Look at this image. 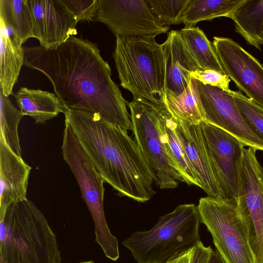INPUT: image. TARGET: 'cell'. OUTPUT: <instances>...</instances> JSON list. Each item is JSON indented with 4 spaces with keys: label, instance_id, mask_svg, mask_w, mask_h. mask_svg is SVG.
Listing matches in <instances>:
<instances>
[{
    "label": "cell",
    "instance_id": "30",
    "mask_svg": "<svg viewBox=\"0 0 263 263\" xmlns=\"http://www.w3.org/2000/svg\"><path fill=\"white\" fill-rule=\"evenodd\" d=\"M191 78L196 79L204 85L219 87L224 91H230L231 79L223 73L212 69H197L191 74Z\"/></svg>",
    "mask_w": 263,
    "mask_h": 263
},
{
    "label": "cell",
    "instance_id": "23",
    "mask_svg": "<svg viewBox=\"0 0 263 263\" xmlns=\"http://www.w3.org/2000/svg\"><path fill=\"white\" fill-rule=\"evenodd\" d=\"M164 103L176 121L195 125L205 121L204 112L192 81L183 93L178 96L165 93Z\"/></svg>",
    "mask_w": 263,
    "mask_h": 263
},
{
    "label": "cell",
    "instance_id": "9",
    "mask_svg": "<svg viewBox=\"0 0 263 263\" xmlns=\"http://www.w3.org/2000/svg\"><path fill=\"white\" fill-rule=\"evenodd\" d=\"M255 149H245L237 201L257 263H263V167Z\"/></svg>",
    "mask_w": 263,
    "mask_h": 263
},
{
    "label": "cell",
    "instance_id": "3",
    "mask_svg": "<svg viewBox=\"0 0 263 263\" xmlns=\"http://www.w3.org/2000/svg\"><path fill=\"white\" fill-rule=\"evenodd\" d=\"M57 238L29 199L0 211V263H61Z\"/></svg>",
    "mask_w": 263,
    "mask_h": 263
},
{
    "label": "cell",
    "instance_id": "24",
    "mask_svg": "<svg viewBox=\"0 0 263 263\" xmlns=\"http://www.w3.org/2000/svg\"><path fill=\"white\" fill-rule=\"evenodd\" d=\"M181 36L200 69H212L224 74L213 44L198 27H184Z\"/></svg>",
    "mask_w": 263,
    "mask_h": 263
},
{
    "label": "cell",
    "instance_id": "18",
    "mask_svg": "<svg viewBox=\"0 0 263 263\" xmlns=\"http://www.w3.org/2000/svg\"><path fill=\"white\" fill-rule=\"evenodd\" d=\"M13 95L23 116L32 117L37 124H43L66 110L57 95L47 91L23 87Z\"/></svg>",
    "mask_w": 263,
    "mask_h": 263
},
{
    "label": "cell",
    "instance_id": "31",
    "mask_svg": "<svg viewBox=\"0 0 263 263\" xmlns=\"http://www.w3.org/2000/svg\"><path fill=\"white\" fill-rule=\"evenodd\" d=\"M213 251L210 246L206 247L200 241L193 249L191 263H210Z\"/></svg>",
    "mask_w": 263,
    "mask_h": 263
},
{
    "label": "cell",
    "instance_id": "11",
    "mask_svg": "<svg viewBox=\"0 0 263 263\" xmlns=\"http://www.w3.org/2000/svg\"><path fill=\"white\" fill-rule=\"evenodd\" d=\"M205 117V122L232 135L245 146L263 151V141L243 118L231 91L204 85L192 78Z\"/></svg>",
    "mask_w": 263,
    "mask_h": 263
},
{
    "label": "cell",
    "instance_id": "14",
    "mask_svg": "<svg viewBox=\"0 0 263 263\" xmlns=\"http://www.w3.org/2000/svg\"><path fill=\"white\" fill-rule=\"evenodd\" d=\"M33 21V32L40 46L56 48L77 34L78 22L61 0H27Z\"/></svg>",
    "mask_w": 263,
    "mask_h": 263
},
{
    "label": "cell",
    "instance_id": "5",
    "mask_svg": "<svg viewBox=\"0 0 263 263\" xmlns=\"http://www.w3.org/2000/svg\"><path fill=\"white\" fill-rule=\"evenodd\" d=\"M156 35L116 36L114 58L120 84L134 99L163 103L165 99V59Z\"/></svg>",
    "mask_w": 263,
    "mask_h": 263
},
{
    "label": "cell",
    "instance_id": "34",
    "mask_svg": "<svg viewBox=\"0 0 263 263\" xmlns=\"http://www.w3.org/2000/svg\"><path fill=\"white\" fill-rule=\"evenodd\" d=\"M79 263H95V262L92 260H89V261H85L80 262Z\"/></svg>",
    "mask_w": 263,
    "mask_h": 263
},
{
    "label": "cell",
    "instance_id": "12",
    "mask_svg": "<svg viewBox=\"0 0 263 263\" xmlns=\"http://www.w3.org/2000/svg\"><path fill=\"white\" fill-rule=\"evenodd\" d=\"M95 21L120 37L157 35L169 29L157 23L145 0H98Z\"/></svg>",
    "mask_w": 263,
    "mask_h": 263
},
{
    "label": "cell",
    "instance_id": "35",
    "mask_svg": "<svg viewBox=\"0 0 263 263\" xmlns=\"http://www.w3.org/2000/svg\"><path fill=\"white\" fill-rule=\"evenodd\" d=\"M168 263H173V260H172V261H170V262H168Z\"/></svg>",
    "mask_w": 263,
    "mask_h": 263
},
{
    "label": "cell",
    "instance_id": "15",
    "mask_svg": "<svg viewBox=\"0 0 263 263\" xmlns=\"http://www.w3.org/2000/svg\"><path fill=\"white\" fill-rule=\"evenodd\" d=\"M175 121L177 134L201 188L209 196L222 198L212 168L201 123L195 125Z\"/></svg>",
    "mask_w": 263,
    "mask_h": 263
},
{
    "label": "cell",
    "instance_id": "2",
    "mask_svg": "<svg viewBox=\"0 0 263 263\" xmlns=\"http://www.w3.org/2000/svg\"><path fill=\"white\" fill-rule=\"evenodd\" d=\"M67 122L105 182L139 202L155 192L151 171L137 143L125 130L87 111L66 109Z\"/></svg>",
    "mask_w": 263,
    "mask_h": 263
},
{
    "label": "cell",
    "instance_id": "19",
    "mask_svg": "<svg viewBox=\"0 0 263 263\" xmlns=\"http://www.w3.org/2000/svg\"><path fill=\"white\" fill-rule=\"evenodd\" d=\"M0 19V90L8 97L24 65L23 48Z\"/></svg>",
    "mask_w": 263,
    "mask_h": 263
},
{
    "label": "cell",
    "instance_id": "4",
    "mask_svg": "<svg viewBox=\"0 0 263 263\" xmlns=\"http://www.w3.org/2000/svg\"><path fill=\"white\" fill-rule=\"evenodd\" d=\"M198 206L180 204L148 231L133 233L122 245L137 263H168L201 241Z\"/></svg>",
    "mask_w": 263,
    "mask_h": 263
},
{
    "label": "cell",
    "instance_id": "8",
    "mask_svg": "<svg viewBox=\"0 0 263 263\" xmlns=\"http://www.w3.org/2000/svg\"><path fill=\"white\" fill-rule=\"evenodd\" d=\"M197 206L201 222L227 263H257L236 199L208 196Z\"/></svg>",
    "mask_w": 263,
    "mask_h": 263
},
{
    "label": "cell",
    "instance_id": "32",
    "mask_svg": "<svg viewBox=\"0 0 263 263\" xmlns=\"http://www.w3.org/2000/svg\"><path fill=\"white\" fill-rule=\"evenodd\" d=\"M193 249L174 259L173 263H191Z\"/></svg>",
    "mask_w": 263,
    "mask_h": 263
},
{
    "label": "cell",
    "instance_id": "17",
    "mask_svg": "<svg viewBox=\"0 0 263 263\" xmlns=\"http://www.w3.org/2000/svg\"><path fill=\"white\" fill-rule=\"evenodd\" d=\"M31 167L14 154L0 138V211L12 203L27 199Z\"/></svg>",
    "mask_w": 263,
    "mask_h": 263
},
{
    "label": "cell",
    "instance_id": "20",
    "mask_svg": "<svg viewBox=\"0 0 263 263\" xmlns=\"http://www.w3.org/2000/svg\"><path fill=\"white\" fill-rule=\"evenodd\" d=\"M229 17L233 21L236 31L260 49L263 45V0H243Z\"/></svg>",
    "mask_w": 263,
    "mask_h": 263
},
{
    "label": "cell",
    "instance_id": "16",
    "mask_svg": "<svg viewBox=\"0 0 263 263\" xmlns=\"http://www.w3.org/2000/svg\"><path fill=\"white\" fill-rule=\"evenodd\" d=\"M165 59V93L181 95L191 81V74L200 69L185 45L179 31L171 30L162 44Z\"/></svg>",
    "mask_w": 263,
    "mask_h": 263
},
{
    "label": "cell",
    "instance_id": "13",
    "mask_svg": "<svg viewBox=\"0 0 263 263\" xmlns=\"http://www.w3.org/2000/svg\"><path fill=\"white\" fill-rule=\"evenodd\" d=\"M213 45L224 74L263 108V66L230 38L214 36Z\"/></svg>",
    "mask_w": 263,
    "mask_h": 263
},
{
    "label": "cell",
    "instance_id": "27",
    "mask_svg": "<svg viewBox=\"0 0 263 263\" xmlns=\"http://www.w3.org/2000/svg\"><path fill=\"white\" fill-rule=\"evenodd\" d=\"M145 1L157 23L168 27L182 23V16L191 0Z\"/></svg>",
    "mask_w": 263,
    "mask_h": 263
},
{
    "label": "cell",
    "instance_id": "7",
    "mask_svg": "<svg viewBox=\"0 0 263 263\" xmlns=\"http://www.w3.org/2000/svg\"><path fill=\"white\" fill-rule=\"evenodd\" d=\"M163 103L139 98L127 102V105L130 110L135 140L151 171L156 185L162 190L173 189L185 181L163 141L160 123Z\"/></svg>",
    "mask_w": 263,
    "mask_h": 263
},
{
    "label": "cell",
    "instance_id": "28",
    "mask_svg": "<svg viewBox=\"0 0 263 263\" xmlns=\"http://www.w3.org/2000/svg\"><path fill=\"white\" fill-rule=\"evenodd\" d=\"M231 92L245 120L254 134L263 141V108L239 91Z\"/></svg>",
    "mask_w": 263,
    "mask_h": 263
},
{
    "label": "cell",
    "instance_id": "6",
    "mask_svg": "<svg viewBox=\"0 0 263 263\" xmlns=\"http://www.w3.org/2000/svg\"><path fill=\"white\" fill-rule=\"evenodd\" d=\"M62 154L79 185L82 197L93 219L96 242L105 256L116 261L119 258L118 241L110 232L104 211L105 181L80 144L69 124L65 121Z\"/></svg>",
    "mask_w": 263,
    "mask_h": 263
},
{
    "label": "cell",
    "instance_id": "26",
    "mask_svg": "<svg viewBox=\"0 0 263 263\" xmlns=\"http://www.w3.org/2000/svg\"><path fill=\"white\" fill-rule=\"evenodd\" d=\"M23 115L0 90V138L17 156L22 157L18 126Z\"/></svg>",
    "mask_w": 263,
    "mask_h": 263
},
{
    "label": "cell",
    "instance_id": "29",
    "mask_svg": "<svg viewBox=\"0 0 263 263\" xmlns=\"http://www.w3.org/2000/svg\"><path fill=\"white\" fill-rule=\"evenodd\" d=\"M78 22L95 21L98 0H61Z\"/></svg>",
    "mask_w": 263,
    "mask_h": 263
},
{
    "label": "cell",
    "instance_id": "25",
    "mask_svg": "<svg viewBox=\"0 0 263 263\" xmlns=\"http://www.w3.org/2000/svg\"><path fill=\"white\" fill-rule=\"evenodd\" d=\"M243 0H191L182 17L184 27L199 22L228 17Z\"/></svg>",
    "mask_w": 263,
    "mask_h": 263
},
{
    "label": "cell",
    "instance_id": "33",
    "mask_svg": "<svg viewBox=\"0 0 263 263\" xmlns=\"http://www.w3.org/2000/svg\"><path fill=\"white\" fill-rule=\"evenodd\" d=\"M210 263H227L224 260L223 257L218 252V251L215 249L213 251V254L211 256V260Z\"/></svg>",
    "mask_w": 263,
    "mask_h": 263
},
{
    "label": "cell",
    "instance_id": "22",
    "mask_svg": "<svg viewBox=\"0 0 263 263\" xmlns=\"http://www.w3.org/2000/svg\"><path fill=\"white\" fill-rule=\"evenodd\" d=\"M0 19L21 45L29 38L34 37L27 0H0Z\"/></svg>",
    "mask_w": 263,
    "mask_h": 263
},
{
    "label": "cell",
    "instance_id": "10",
    "mask_svg": "<svg viewBox=\"0 0 263 263\" xmlns=\"http://www.w3.org/2000/svg\"><path fill=\"white\" fill-rule=\"evenodd\" d=\"M212 168L222 198L237 199L245 145L226 131L201 123Z\"/></svg>",
    "mask_w": 263,
    "mask_h": 263
},
{
    "label": "cell",
    "instance_id": "21",
    "mask_svg": "<svg viewBox=\"0 0 263 263\" xmlns=\"http://www.w3.org/2000/svg\"><path fill=\"white\" fill-rule=\"evenodd\" d=\"M160 123L167 150L177 165L185 183L201 188L198 179L177 134L176 122L164 103L161 109Z\"/></svg>",
    "mask_w": 263,
    "mask_h": 263
},
{
    "label": "cell",
    "instance_id": "1",
    "mask_svg": "<svg viewBox=\"0 0 263 263\" xmlns=\"http://www.w3.org/2000/svg\"><path fill=\"white\" fill-rule=\"evenodd\" d=\"M23 48L25 66L48 78L66 109L97 113L132 130L127 102L111 80V69L97 44L72 35L56 48Z\"/></svg>",
    "mask_w": 263,
    "mask_h": 263
}]
</instances>
